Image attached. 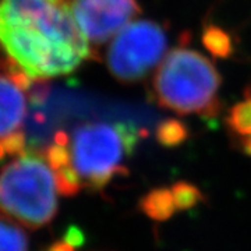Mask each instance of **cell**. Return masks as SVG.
Instances as JSON below:
<instances>
[{
	"instance_id": "cell-1",
	"label": "cell",
	"mask_w": 251,
	"mask_h": 251,
	"mask_svg": "<svg viewBox=\"0 0 251 251\" xmlns=\"http://www.w3.org/2000/svg\"><path fill=\"white\" fill-rule=\"evenodd\" d=\"M98 59L59 0H0V67L27 87Z\"/></svg>"
},
{
	"instance_id": "cell-10",
	"label": "cell",
	"mask_w": 251,
	"mask_h": 251,
	"mask_svg": "<svg viewBox=\"0 0 251 251\" xmlns=\"http://www.w3.org/2000/svg\"><path fill=\"white\" fill-rule=\"evenodd\" d=\"M202 45L216 59H229L234 52L233 39L224 28L215 24H206L202 29Z\"/></svg>"
},
{
	"instance_id": "cell-8",
	"label": "cell",
	"mask_w": 251,
	"mask_h": 251,
	"mask_svg": "<svg viewBox=\"0 0 251 251\" xmlns=\"http://www.w3.org/2000/svg\"><path fill=\"white\" fill-rule=\"evenodd\" d=\"M140 209L144 215L156 222H165L171 219L177 211L171 188L156 187L148 191L140 200Z\"/></svg>"
},
{
	"instance_id": "cell-13",
	"label": "cell",
	"mask_w": 251,
	"mask_h": 251,
	"mask_svg": "<svg viewBox=\"0 0 251 251\" xmlns=\"http://www.w3.org/2000/svg\"><path fill=\"white\" fill-rule=\"evenodd\" d=\"M172 194H173V200L177 211H188L193 209L201 202L204 201V194L200 188L190 183V181H176L171 187Z\"/></svg>"
},
{
	"instance_id": "cell-18",
	"label": "cell",
	"mask_w": 251,
	"mask_h": 251,
	"mask_svg": "<svg viewBox=\"0 0 251 251\" xmlns=\"http://www.w3.org/2000/svg\"><path fill=\"white\" fill-rule=\"evenodd\" d=\"M44 251H75V247L66 240H60V242L53 243L50 247H48V250Z\"/></svg>"
},
{
	"instance_id": "cell-7",
	"label": "cell",
	"mask_w": 251,
	"mask_h": 251,
	"mask_svg": "<svg viewBox=\"0 0 251 251\" xmlns=\"http://www.w3.org/2000/svg\"><path fill=\"white\" fill-rule=\"evenodd\" d=\"M31 88L7 73H0V141L23 128Z\"/></svg>"
},
{
	"instance_id": "cell-3",
	"label": "cell",
	"mask_w": 251,
	"mask_h": 251,
	"mask_svg": "<svg viewBox=\"0 0 251 251\" xmlns=\"http://www.w3.org/2000/svg\"><path fill=\"white\" fill-rule=\"evenodd\" d=\"M54 171L44 151H25L0 169V212L28 229L48 225L57 212Z\"/></svg>"
},
{
	"instance_id": "cell-14",
	"label": "cell",
	"mask_w": 251,
	"mask_h": 251,
	"mask_svg": "<svg viewBox=\"0 0 251 251\" xmlns=\"http://www.w3.org/2000/svg\"><path fill=\"white\" fill-rule=\"evenodd\" d=\"M54 180H56L57 193L64 197L77 196L84 184L80 175L73 168V165H69L60 171L54 172Z\"/></svg>"
},
{
	"instance_id": "cell-16",
	"label": "cell",
	"mask_w": 251,
	"mask_h": 251,
	"mask_svg": "<svg viewBox=\"0 0 251 251\" xmlns=\"http://www.w3.org/2000/svg\"><path fill=\"white\" fill-rule=\"evenodd\" d=\"M7 156H20L27 151V137L23 130L1 140Z\"/></svg>"
},
{
	"instance_id": "cell-9",
	"label": "cell",
	"mask_w": 251,
	"mask_h": 251,
	"mask_svg": "<svg viewBox=\"0 0 251 251\" xmlns=\"http://www.w3.org/2000/svg\"><path fill=\"white\" fill-rule=\"evenodd\" d=\"M229 130L242 140L251 138V87H247L243 99L236 102L226 117Z\"/></svg>"
},
{
	"instance_id": "cell-11",
	"label": "cell",
	"mask_w": 251,
	"mask_h": 251,
	"mask_svg": "<svg viewBox=\"0 0 251 251\" xmlns=\"http://www.w3.org/2000/svg\"><path fill=\"white\" fill-rule=\"evenodd\" d=\"M0 251H28V237L14 221L0 215Z\"/></svg>"
},
{
	"instance_id": "cell-19",
	"label": "cell",
	"mask_w": 251,
	"mask_h": 251,
	"mask_svg": "<svg viewBox=\"0 0 251 251\" xmlns=\"http://www.w3.org/2000/svg\"><path fill=\"white\" fill-rule=\"evenodd\" d=\"M243 148H244V152L249 153L251 156V138L243 140Z\"/></svg>"
},
{
	"instance_id": "cell-2",
	"label": "cell",
	"mask_w": 251,
	"mask_h": 251,
	"mask_svg": "<svg viewBox=\"0 0 251 251\" xmlns=\"http://www.w3.org/2000/svg\"><path fill=\"white\" fill-rule=\"evenodd\" d=\"M173 48L153 73L151 95L161 108L177 115L214 119L221 112L222 77L205 54L187 46Z\"/></svg>"
},
{
	"instance_id": "cell-15",
	"label": "cell",
	"mask_w": 251,
	"mask_h": 251,
	"mask_svg": "<svg viewBox=\"0 0 251 251\" xmlns=\"http://www.w3.org/2000/svg\"><path fill=\"white\" fill-rule=\"evenodd\" d=\"M44 155L48 165L54 172L60 171L72 163V151L69 150V145H60L54 143L46 148Z\"/></svg>"
},
{
	"instance_id": "cell-12",
	"label": "cell",
	"mask_w": 251,
	"mask_h": 251,
	"mask_svg": "<svg viewBox=\"0 0 251 251\" xmlns=\"http://www.w3.org/2000/svg\"><path fill=\"white\" fill-rule=\"evenodd\" d=\"M155 137L162 147L175 148L188 138V127L179 119H166L158 126Z\"/></svg>"
},
{
	"instance_id": "cell-17",
	"label": "cell",
	"mask_w": 251,
	"mask_h": 251,
	"mask_svg": "<svg viewBox=\"0 0 251 251\" xmlns=\"http://www.w3.org/2000/svg\"><path fill=\"white\" fill-rule=\"evenodd\" d=\"M63 240H66L67 243H70L72 246H74L75 249L77 247H81L84 242H85V236H84V232L81 230L80 227H77V226H70L69 229H67V232L64 234V239Z\"/></svg>"
},
{
	"instance_id": "cell-5",
	"label": "cell",
	"mask_w": 251,
	"mask_h": 251,
	"mask_svg": "<svg viewBox=\"0 0 251 251\" xmlns=\"http://www.w3.org/2000/svg\"><path fill=\"white\" fill-rule=\"evenodd\" d=\"M168 32L162 24L137 18L110 41L106 52L109 73L122 84L144 80L168 54Z\"/></svg>"
},
{
	"instance_id": "cell-20",
	"label": "cell",
	"mask_w": 251,
	"mask_h": 251,
	"mask_svg": "<svg viewBox=\"0 0 251 251\" xmlns=\"http://www.w3.org/2000/svg\"><path fill=\"white\" fill-rule=\"evenodd\" d=\"M6 158H7V152H6V150L3 147V143L0 141V163L6 161Z\"/></svg>"
},
{
	"instance_id": "cell-21",
	"label": "cell",
	"mask_w": 251,
	"mask_h": 251,
	"mask_svg": "<svg viewBox=\"0 0 251 251\" xmlns=\"http://www.w3.org/2000/svg\"><path fill=\"white\" fill-rule=\"evenodd\" d=\"M59 1H62V3H64V1H66V0H59Z\"/></svg>"
},
{
	"instance_id": "cell-6",
	"label": "cell",
	"mask_w": 251,
	"mask_h": 251,
	"mask_svg": "<svg viewBox=\"0 0 251 251\" xmlns=\"http://www.w3.org/2000/svg\"><path fill=\"white\" fill-rule=\"evenodd\" d=\"M82 36L97 54V48L115 36L141 14L138 0H66Z\"/></svg>"
},
{
	"instance_id": "cell-4",
	"label": "cell",
	"mask_w": 251,
	"mask_h": 251,
	"mask_svg": "<svg viewBox=\"0 0 251 251\" xmlns=\"http://www.w3.org/2000/svg\"><path fill=\"white\" fill-rule=\"evenodd\" d=\"M143 137V130L131 123L91 122L78 126L70 140L73 168L84 186L100 191L119 176H127L125 165Z\"/></svg>"
}]
</instances>
